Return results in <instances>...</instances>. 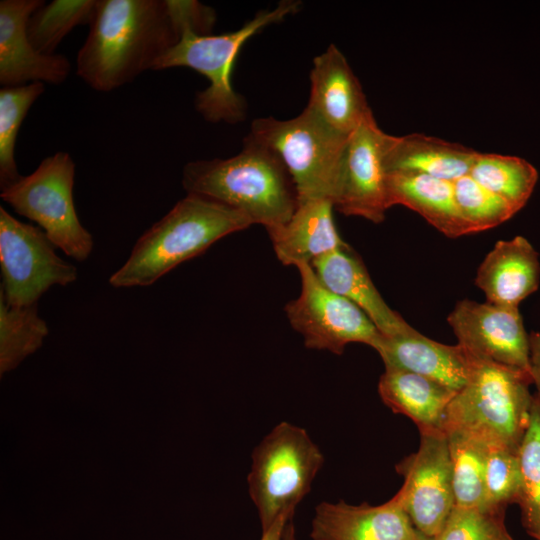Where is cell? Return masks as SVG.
Returning <instances> with one entry per match:
<instances>
[{"instance_id":"1","label":"cell","mask_w":540,"mask_h":540,"mask_svg":"<svg viewBox=\"0 0 540 540\" xmlns=\"http://www.w3.org/2000/svg\"><path fill=\"white\" fill-rule=\"evenodd\" d=\"M89 28L76 72L99 92H111L152 70L180 38L166 0H98Z\"/></svg>"},{"instance_id":"2","label":"cell","mask_w":540,"mask_h":540,"mask_svg":"<svg viewBox=\"0 0 540 540\" xmlns=\"http://www.w3.org/2000/svg\"><path fill=\"white\" fill-rule=\"evenodd\" d=\"M182 186L187 194L241 211L266 230L287 223L298 206L294 182L280 157L249 135L233 157L187 163Z\"/></svg>"},{"instance_id":"3","label":"cell","mask_w":540,"mask_h":540,"mask_svg":"<svg viewBox=\"0 0 540 540\" xmlns=\"http://www.w3.org/2000/svg\"><path fill=\"white\" fill-rule=\"evenodd\" d=\"M252 224L235 208L187 194L138 238L126 262L110 276L109 284L116 288L149 286L219 239Z\"/></svg>"},{"instance_id":"4","label":"cell","mask_w":540,"mask_h":540,"mask_svg":"<svg viewBox=\"0 0 540 540\" xmlns=\"http://www.w3.org/2000/svg\"><path fill=\"white\" fill-rule=\"evenodd\" d=\"M301 2L281 1L272 10L258 12L238 30L220 35H200L189 29L154 64L152 70L187 67L205 76L209 86L197 93L196 110L209 122L235 124L246 115L244 98L232 87L235 60L246 41L264 27L299 10Z\"/></svg>"},{"instance_id":"5","label":"cell","mask_w":540,"mask_h":540,"mask_svg":"<svg viewBox=\"0 0 540 540\" xmlns=\"http://www.w3.org/2000/svg\"><path fill=\"white\" fill-rule=\"evenodd\" d=\"M472 355L469 379L447 408L444 431L470 430L518 451L530 419L532 376Z\"/></svg>"},{"instance_id":"6","label":"cell","mask_w":540,"mask_h":540,"mask_svg":"<svg viewBox=\"0 0 540 540\" xmlns=\"http://www.w3.org/2000/svg\"><path fill=\"white\" fill-rule=\"evenodd\" d=\"M248 135L280 157L294 182L298 202L326 199L335 205L349 135L331 128L307 106L289 120L257 118Z\"/></svg>"},{"instance_id":"7","label":"cell","mask_w":540,"mask_h":540,"mask_svg":"<svg viewBox=\"0 0 540 540\" xmlns=\"http://www.w3.org/2000/svg\"><path fill=\"white\" fill-rule=\"evenodd\" d=\"M324 455L302 427L280 422L255 446L247 476L262 532L282 514L295 512L311 490Z\"/></svg>"},{"instance_id":"8","label":"cell","mask_w":540,"mask_h":540,"mask_svg":"<svg viewBox=\"0 0 540 540\" xmlns=\"http://www.w3.org/2000/svg\"><path fill=\"white\" fill-rule=\"evenodd\" d=\"M75 163L67 152L41 161L36 170L1 190L0 197L16 213L33 222L69 257L82 262L94 246L81 224L73 200Z\"/></svg>"},{"instance_id":"9","label":"cell","mask_w":540,"mask_h":540,"mask_svg":"<svg viewBox=\"0 0 540 540\" xmlns=\"http://www.w3.org/2000/svg\"><path fill=\"white\" fill-rule=\"evenodd\" d=\"M55 249L40 227L17 220L0 206V298L10 306L34 305L52 286L76 281L77 268Z\"/></svg>"},{"instance_id":"10","label":"cell","mask_w":540,"mask_h":540,"mask_svg":"<svg viewBox=\"0 0 540 540\" xmlns=\"http://www.w3.org/2000/svg\"><path fill=\"white\" fill-rule=\"evenodd\" d=\"M301 279L299 296L287 303L285 313L309 349L342 354L346 345L363 343L374 348L381 337L370 318L354 303L329 290L311 264L296 266Z\"/></svg>"},{"instance_id":"11","label":"cell","mask_w":540,"mask_h":540,"mask_svg":"<svg viewBox=\"0 0 540 540\" xmlns=\"http://www.w3.org/2000/svg\"><path fill=\"white\" fill-rule=\"evenodd\" d=\"M418 450L396 465L404 483L394 495L415 529L434 538L455 506L452 464L444 431L420 432Z\"/></svg>"},{"instance_id":"12","label":"cell","mask_w":540,"mask_h":540,"mask_svg":"<svg viewBox=\"0 0 540 540\" xmlns=\"http://www.w3.org/2000/svg\"><path fill=\"white\" fill-rule=\"evenodd\" d=\"M391 136L378 126L373 113L349 135L340 193L334 205L340 213L374 223L385 219L389 207L384 158Z\"/></svg>"},{"instance_id":"13","label":"cell","mask_w":540,"mask_h":540,"mask_svg":"<svg viewBox=\"0 0 540 540\" xmlns=\"http://www.w3.org/2000/svg\"><path fill=\"white\" fill-rule=\"evenodd\" d=\"M447 321L471 353L531 375L529 335L519 308L459 301Z\"/></svg>"},{"instance_id":"14","label":"cell","mask_w":540,"mask_h":540,"mask_svg":"<svg viewBox=\"0 0 540 540\" xmlns=\"http://www.w3.org/2000/svg\"><path fill=\"white\" fill-rule=\"evenodd\" d=\"M43 0L0 1V84L21 86L33 82L59 85L70 74L71 63L61 54L45 55L30 42L27 21Z\"/></svg>"},{"instance_id":"15","label":"cell","mask_w":540,"mask_h":540,"mask_svg":"<svg viewBox=\"0 0 540 540\" xmlns=\"http://www.w3.org/2000/svg\"><path fill=\"white\" fill-rule=\"evenodd\" d=\"M307 107L334 130L350 135L372 113L343 53L331 44L313 60Z\"/></svg>"},{"instance_id":"16","label":"cell","mask_w":540,"mask_h":540,"mask_svg":"<svg viewBox=\"0 0 540 540\" xmlns=\"http://www.w3.org/2000/svg\"><path fill=\"white\" fill-rule=\"evenodd\" d=\"M313 540H415L417 530L393 496L380 505H351L343 500L321 502L315 508Z\"/></svg>"},{"instance_id":"17","label":"cell","mask_w":540,"mask_h":540,"mask_svg":"<svg viewBox=\"0 0 540 540\" xmlns=\"http://www.w3.org/2000/svg\"><path fill=\"white\" fill-rule=\"evenodd\" d=\"M385 369L416 373L459 391L467 383L473 355L460 345H446L427 338L413 329L392 337H381L373 348Z\"/></svg>"},{"instance_id":"18","label":"cell","mask_w":540,"mask_h":540,"mask_svg":"<svg viewBox=\"0 0 540 540\" xmlns=\"http://www.w3.org/2000/svg\"><path fill=\"white\" fill-rule=\"evenodd\" d=\"M311 266L329 290L358 306L383 336L403 335L414 329L386 304L350 246L316 258Z\"/></svg>"},{"instance_id":"19","label":"cell","mask_w":540,"mask_h":540,"mask_svg":"<svg viewBox=\"0 0 540 540\" xmlns=\"http://www.w3.org/2000/svg\"><path fill=\"white\" fill-rule=\"evenodd\" d=\"M538 253L523 236L498 241L480 264L476 285L487 302L519 308V304L538 289Z\"/></svg>"},{"instance_id":"20","label":"cell","mask_w":540,"mask_h":540,"mask_svg":"<svg viewBox=\"0 0 540 540\" xmlns=\"http://www.w3.org/2000/svg\"><path fill=\"white\" fill-rule=\"evenodd\" d=\"M333 208L326 199L300 201L287 223L267 230L282 264H311L322 255L349 246L337 231Z\"/></svg>"},{"instance_id":"21","label":"cell","mask_w":540,"mask_h":540,"mask_svg":"<svg viewBox=\"0 0 540 540\" xmlns=\"http://www.w3.org/2000/svg\"><path fill=\"white\" fill-rule=\"evenodd\" d=\"M479 152L458 143L412 133L391 136L384 165L389 173H419L454 182L468 175Z\"/></svg>"},{"instance_id":"22","label":"cell","mask_w":540,"mask_h":540,"mask_svg":"<svg viewBox=\"0 0 540 540\" xmlns=\"http://www.w3.org/2000/svg\"><path fill=\"white\" fill-rule=\"evenodd\" d=\"M388 207L403 205L420 214L444 235L473 233L458 208L453 182L419 173L387 174Z\"/></svg>"},{"instance_id":"23","label":"cell","mask_w":540,"mask_h":540,"mask_svg":"<svg viewBox=\"0 0 540 540\" xmlns=\"http://www.w3.org/2000/svg\"><path fill=\"white\" fill-rule=\"evenodd\" d=\"M378 392L388 408L409 417L420 432L444 431L447 408L457 393L425 376L394 369H385Z\"/></svg>"},{"instance_id":"24","label":"cell","mask_w":540,"mask_h":540,"mask_svg":"<svg viewBox=\"0 0 540 540\" xmlns=\"http://www.w3.org/2000/svg\"><path fill=\"white\" fill-rule=\"evenodd\" d=\"M452 464L455 506L488 510L484 470L488 438L462 428L445 430Z\"/></svg>"},{"instance_id":"25","label":"cell","mask_w":540,"mask_h":540,"mask_svg":"<svg viewBox=\"0 0 540 540\" xmlns=\"http://www.w3.org/2000/svg\"><path fill=\"white\" fill-rule=\"evenodd\" d=\"M469 175L516 212L525 206L538 180L536 168L523 158L480 152Z\"/></svg>"},{"instance_id":"26","label":"cell","mask_w":540,"mask_h":540,"mask_svg":"<svg viewBox=\"0 0 540 540\" xmlns=\"http://www.w3.org/2000/svg\"><path fill=\"white\" fill-rule=\"evenodd\" d=\"M49 333L37 304L10 306L0 298V374L15 369L36 352Z\"/></svg>"},{"instance_id":"27","label":"cell","mask_w":540,"mask_h":540,"mask_svg":"<svg viewBox=\"0 0 540 540\" xmlns=\"http://www.w3.org/2000/svg\"><path fill=\"white\" fill-rule=\"evenodd\" d=\"M98 0H53L36 9L27 21V35L32 45L45 55L55 50L76 26L93 20Z\"/></svg>"},{"instance_id":"28","label":"cell","mask_w":540,"mask_h":540,"mask_svg":"<svg viewBox=\"0 0 540 540\" xmlns=\"http://www.w3.org/2000/svg\"><path fill=\"white\" fill-rule=\"evenodd\" d=\"M520 492L517 504L527 533L540 540V397L533 396L529 424L518 450Z\"/></svg>"},{"instance_id":"29","label":"cell","mask_w":540,"mask_h":540,"mask_svg":"<svg viewBox=\"0 0 540 540\" xmlns=\"http://www.w3.org/2000/svg\"><path fill=\"white\" fill-rule=\"evenodd\" d=\"M45 84L33 82L0 90V188L15 183L21 175L15 161L17 136L32 104L43 94Z\"/></svg>"},{"instance_id":"30","label":"cell","mask_w":540,"mask_h":540,"mask_svg":"<svg viewBox=\"0 0 540 540\" xmlns=\"http://www.w3.org/2000/svg\"><path fill=\"white\" fill-rule=\"evenodd\" d=\"M520 482L518 451L488 439L484 470L487 509L505 511L508 504L517 503Z\"/></svg>"},{"instance_id":"31","label":"cell","mask_w":540,"mask_h":540,"mask_svg":"<svg viewBox=\"0 0 540 540\" xmlns=\"http://www.w3.org/2000/svg\"><path fill=\"white\" fill-rule=\"evenodd\" d=\"M453 185L460 213L472 232L496 227L517 213L508 202L480 185L469 174L454 181Z\"/></svg>"},{"instance_id":"32","label":"cell","mask_w":540,"mask_h":540,"mask_svg":"<svg viewBox=\"0 0 540 540\" xmlns=\"http://www.w3.org/2000/svg\"><path fill=\"white\" fill-rule=\"evenodd\" d=\"M504 513L454 506L433 540H514L506 529Z\"/></svg>"},{"instance_id":"33","label":"cell","mask_w":540,"mask_h":540,"mask_svg":"<svg viewBox=\"0 0 540 540\" xmlns=\"http://www.w3.org/2000/svg\"><path fill=\"white\" fill-rule=\"evenodd\" d=\"M171 20L181 36L189 29L200 35H209L215 23L214 10L198 1L166 0Z\"/></svg>"},{"instance_id":"34","label":"cell","mask_w":540,"mask_h":540,"mask_svg":"<svg viewBox=\"0 0 540 540\" xmlns=\"http://www.w3.org/2000/svg\"><path fill=\"white\" fill-rule=\"evenodd\" d=\"M530 344V364L532 381L538 390L540 397V333L532 332L529 335Z\"/></svg>"},{"instance_id":"35","label":"cell","mask_w":540,"mask_h":540,"mask_svg":"<svg viewBox=\"0 0 540 540\" xmlns=\"http://www.w3.org/2000/svg\"><path fill=\"white\" fill-rule=\"evenodd\" d=\"M294 512L282 514L266 531L260 540H282L288 522L293 519Z\"/></svg>"},{"instance_id":"36","label":"cell","mask_w":540,"mask_h":540,"mask_svg":"<svg viewBox=\"0 0 540 540\" xmlns=\"http://www.w3.org/2000/svg\"><path fill=\"white\" fill-rule=\"evenodd\" d=\"M282 540H296L295 527H294L293 519H291L288 522V524H287V526L285 528Z\"/></svg>"},{"instance_id":"37","label":"cell","mask_w":540,"mask_h":540,"mask_svg":"<svg viewBox=\"0 0 540 540\" xmlns=\"http://www.w3.org/2000/svg\"><path fill=\"white\" fill-rule=\"evenodd\" d=\"M415 540H433V538H430L428 536L423 535L419 531H417V537Z\"/></svg>"}]
</instances>
